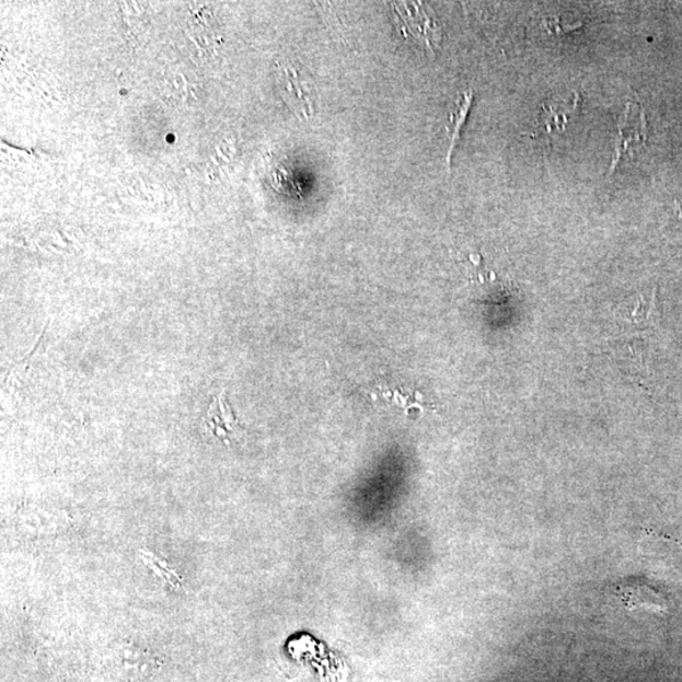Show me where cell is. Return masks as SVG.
I'll use <instances>...</instances> for the list:
<instances>
[{
  "mask_svg": "<svg viewBox=\"0 0 682 682\" xmlns=\"http://www.w3.org/2000/svg\"><path fill=\"white\" fill-rule=\"evenodd\" d=\"M648 128L643 106L628 103L617 122V137L614 141V154L611 172L621 160L635 155L639 147L647 141Z\"/></svg>",
  "mask_w": 682,
  "mask_h": 682,
  "instance_id": "6da1fadb",
  "label": "cell"
},
{
  "mask_svg": "<svg viewBox=\"0 0 682 682\" xmlns=\"http://www.w3.org/2000/svg\"><path fill=\"white\" fill-rule=\"evenodd\" d=\"M394 10L398 13L405 35L420 41L434 51L441 39V28L434 16L420 3H398Z\"/></svg>",
  "mask_w": 682,
  "mask_h": 682,
  "instance_id": "7a4b0ae2",
  "label": "cell"
},
{
  "mask_svg": "<svg viewBox=\"0 0 682 682\" xmlns=\"http://www.w3.org/2000/svg\"><path fill=\"white\" fill-rule=\"evenodd\" d=\"M278 77H281L282 94L287 104L302 118H310L314 113V99L310 82L300 76L293 68H285Z\"/></svg>",
  "mask_w": 682,
  "mask_h": 682,
  "instance_id": "3957f363",
  "label": "cell"
},
{
  "mask_svg": "<svg viewBox=\"0 0 682 682\" xmlns=\"http://www.w3.org/2000/svg\"><path fill=\"white\" fill-rule=\"evenodd\" d=\"M629 610L663 611L667 606L664 598L650 586L640 585L638 580H626L615 589Z\"/></svg>",
  "mask_w": 682,
  "mask_h": 682,
  "instance_id": "277c9868",
  "label": "cell"
},
{
  "mask_svg": "<svg viewBox=\"0 0 682 682\" xmlns=\"http://www.w3.org/2000/svg\"><path fill=\"white\" fill-rule=\"evenodd\" d=\"M579 106V96L575 95L571 103L552 102L542 105L540 115V128L548 136L563 131L566 123L569 122L570 115L577 112Z\"/></svg>",
  "mask_w": 682,
  "mask_h": 682,
  "instance_id": "5b68a950",
  "label": "cell"
},
{
  "mask_svg": "<svg viewBox=\"0 0 682 682\" xmlns=\"http://www.w3.org/2000/svg\"><path fill=\"white\" fill-rule=\"evenodd\" d=\"M207 429L217 435L218 438H223L229 442V435L235 434L241 429L240 423L236 421L232 409L224 400V394L211 405L208 414V421H205Z\"/></svg>",
  "mask_w": 682,
  "mask_h": 682,
  "instance_id": "8992f818",
  "label": "cell"
},
{
  "mask_svg": "<svg viewBox=\"0 0 682 682\" xmlns=\"http://www.w3.org/2000/svg\"><path fill=\"white\" fill-rule=\"evenodd\" d=\"M474 101L473 90H467V92L460 95L459 101L456 102L454 109L451 111L449 117V125L447 127L450 145L448 151V169L451 166V155H453V151L456 145V141L460 137V131L464 126V123L467 118V114H470L472 103Z\"/></svg>",
  "mask_w": 682,
  "mask_h": 682,
  "instance_id": "52a82bcc",
  "label": "cell"
},
{
  "mask_svg": "<svg viewBox=\"0 0 682 682\" xmlns=\"http://www.w3.org/2000/svg\"><path fill=\"white\" fill-rule=\"evenodd\" d=\"M142 557L145 558V562L150 565L162 579L166 580L172 588L177 589L181 587V579L178 575L172 570L170 566L164 564L160 557L146 552H142Z\"/></svg>",
  "mask_w": 682,
  "mask_h": 682,
  "instance_id": "ba28073f",
  "label": "cell"
}]
</instances>
